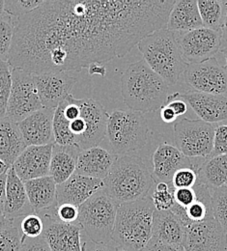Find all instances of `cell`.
<instances>
[{
    "label": "cell",
    "instance_id": "484cf974",
    "mask_svg": "<svg viewBox=\"0 0 227 251\" xmlns=\"http://www.w3.org/2000/svg\"><path fill=\"white\" fill-rule=\"evenodd\" d=\"M29 202L35 214L57 207L56 183L50 177H43L25 183Z\"/></svg>",
    "mask_w": 227,
    "mask_h": 251
},
{
    "label": "cell",
    "instance_id": "2e32d148",
    "mask_svg": "<svg viewBox=\"0 0 227 251\" xmlns=\"http://www.w3.org/2000/svg\"><path fill=\"white\" fill-rule=\"evenodd\" d=\"M38 95L43 107H56L71 94L77 79L67 72H56L43 75H33Z\"/></svg>",
    "mask_w": 227,
    "mask_h": 251
},
{
    "label": "cell",
    "instance_id": "52a82bcc",
    "mask_svg": "<svg viewBox=\"0 0 227 251\" xmlns=\"http://www.w3.org/2000/svg\"><path fill=\"white\" fill-rule=\"evenodd\" d=\"M106 136L112 153L125 156L142 149L148 142L149 126L145 116L133 110H114L109 114Z\"/></svg>",
    "mask_w": 227,
    "mask_h": 251
},
{
    "label": "cell",
    "instance_id": "ab89813d",
    "mask_svg": "<svg viewBox=\"0 0 227 251\" xmlns=\"http://www.w3.org/2000/svg\"><path fill=\"white\" fill-rule=\"evenodd\" d=\"M173 197L175 204L187 209L196 200V193L194 188H174Z\"/></svg>",
    "mask_w": 227,
    "mask_h": 251
},
{
    "label": "cell",
    "instance_id": "681fc988",
    "mask_svg": "<svg viewBox=\"0 0 227 251\" xmlns=\"http://www.w3.org/2000/svg\"><path fill=\"white\" fill-rule=\"evenodd\" d=\"M226 5H227V11H226V15H225V19H224V23L222 25V35H223V42L227 43V1H226Z\"/></svg>",
    "mask_w": 227,
    "mask_h": 251
},
{
    "label": "cell",
    "instance_id": "44dd1931",
    "mask_svg": "<svg viewBox=\"0 0 227 251\" xmlns=\"http://www.w3.org/2000/svg\"><path fill=\"white\" fill-rule=\"evenodd\" d=\"M35 214L29 202L25 183L11 167L7 173L6 199L3 215L7 220L15 221Z\"/></svg>",
    "mask_w": 227,
    "mask_h": 251
},
{
    "label": "cell",
    "instance_id": "4fadbf2b",
    "mask_svg": "<svg viewBox=\"0 0 227 251\" xmlns=\"http://www.w3.org/2000/svg\"><path fill=\"white\" fill-rule=\"evenodd\" d=\"M185 81L196 92L227 93V70L215 57L204 62L189 64L184 73Z\"/></svg>",
    "mask_w": 227,
    "mask_h": 251
},
{
    "label": "cell",
    "instance_id": "f1b7e54d",
    "mask_svg": "<svg viewBox=\"0 0 227 251\" xmlns=\"http://www.w3.org/2000/svg\"><path fill=\"white\" fill-rule=\"evenodd\" d=\"M200 18L203 27L221 31L224 23V8L226 1L216 0H197Z\"/></svg>",
    "mask_w": 227,
    "mask_h": 251
},
{
    "label": "cell",
    "instance_id": "bcb514c9",
    "mask_svg": "<svg viewBox=\"0 0 227 251\" xmlns=\"http://www.w3.org/2000/svg\"><path fill=\"white\" fill-rule=\"evenodd\" d=\"M6 185H7V173L0 176V213L3 214L5 199H6Z\"/></svg>",
    "mask_w": 227,
    "mask_h": 251
},
{
    "label": "cell",
    "instance_id": "7dc6e473",
    "mask_svg": "<svg viewBox=\"0 0 227 251\" xmlns=\"http://www.w3.org/2000/svg\"><path fill=\"white\" fill-rule=\"evenodd\" d=\"M88 73L90 75H101V77H104L106 75L107 71L103 65L99 64V63H94L88 67Z\"/></svg>",
    "mask_w": 227,
    "mask_h": 251
},
{
    "label": "cell",
    "instance_id": "e0dca14e",
    "mask_svg": "<svg viewBox=\"0 0 227 251\" xmlns=\"http://www.w3.org/2000/svg\"><path fill=\"white\" fill-rule=\"evenodd\" d=\"M53 144L26 147L17 158L12 167L24 183L50 176Z\"/></svg>",
    "mask_w": 227,
    "mask_h": 251
},
{
    "label": "cell",
    "instance_id": "74e56055",
    "mask_svg": "<svg viewBox=\"0 0 227 251\" xmlns=\"http://www.w3.org/2000/svg\"><path fill=\"white\" fill-rule=\"evenodd\" d=\"M227 155V125L216 126L213 151L208 158Z\"/></svg>",
    "mask_w": 227,
    "mask_h": 251
},
{
    "label": "cell",
    "instance_id": "d4e9b609",
    "mask_svg": "<svg viewBox=\"0 0 227 251\" xmlns=\"http://www.w3.org/2000/svg\"><path fill=\"white\" fill-rule=\"evenodd\" d=\"M23 134L17 123L7 117L0 120V159L11 168L25 150Z\"/></svg>",
    "mask_w": 227,
    "mask_h": 251
},
{
    "label": "cell",
    "instance_id": "e575fe53",
    "mask_svg": "<svg viewBox=\"0 0 227 251\" xmlns=\"http://www.w3.org/2000/svg\"><path fill=\"white\" fill-rule=\"evenodd\" d=\"M44 2L45 0H6L5 13L10 17L19 19L31 13Z\"/></svg>",
    "mask_w": 227,
    "mask_h": 251
},
{
    "label": "cell",
    "instance_id": "1f68e13d",
    "mask_svg": "<svg viewBox=\"0 0 227 251\" xmlns=\"http://www.w3.org/2000/svg\"><path fill=\"white\" fill-rule=\"evenodd\" d=\"M213 215L227 233V186L210 188Z\"/></svg>",
    "mask_w": 227,
    "mask_h": 251
},
{
    "label": "cell",
    "instance_id": "b9f144b4",
    "mask_svg": "<svg viewBox=\"0 0 227 251\" xmlns=\"http://www.w3.org/2000/svg\"><path fill=\"white\" fill-rule=\"evenodd\" d=\"M140 251H187L183 246L171 245L151 239L145 248Z\"/></svg>",
    "mask_w": 227,
    "mask_h": 251
},
{
    "label": "cell",
    "instance_id": "7a4b0ae2",
    "mask_svg": "<svg viewBox=\"0 0 227 251\" xmlns=\"http://www.w3.org/2000/svg\"><path fill=\"white\" fill-rule=\"evenodd\" d=\"M108 116L97 100L76 99L70 94L54 112V143L76 146L81 151L98 146L106 135Z\"/></svg>",
    "mask_w": 227,
    "mask_h": 251
},
{
    "label": "cell",
    "instance_id": "f546056e",
    "mask_svg": "<svg viewBox=\"0 0 227 251\" xmlns=\"http://www.w3.org/2000/svg\"><path fill=\"white\" fill-rule=\"evenodd\" d=\"M17 21L6 16L0 19V61H8L11 51Z\"/></svg>",
    "mask_w": 227,
    "mask_h": 251
},
{
    "label": "cell",
    "instance_id": "db71d44e",
    "mask_svg": "<svg viewBox=\"0 0 227 251\" xmlns=\"http://www.w3.org/2000/svg\"><path fill=\"white\" fill-rule=\"evenodd\" d=\"M124 251V250H119V251Z\"/></svg>",
    "mask_w": 227,
    "mask_h": 251
},
{
    "label": "cell",
    "instance_id": "ee69618b",
    "mask_svg": "<svg viewBox=\"0 0 227 251\" xmlns=\"http://www.w3.org/2000/svg\"><path fill=\"white\" fill-rule=\"evenodd\" d=\"M166 105L169 106L177 116L184 115L188 110V103L184 100H169Z\"/></svg>",
    "mask_w": 227,
    "mask_h": 251
},
{
    "label": "cell",
    "instance_id": "cb8c5ba5",
    "mask_svg": "<svg viewBox=\"0 0 227 251\" xmlns=\"http://www.w3.org/2000/svg\"><path fill=\"white\" fill-rule=\"evenodd\" d=\"M151 239L165 244L183 246L185 241V227L170 210H155Z\"/></svg>",
    "mask_w": 227,
    "mask_h": 251
},
{
    "label": "cell",
    "instance_id": "9c48e42d",
    "mask_svg": "<svg viewBox=\"0 0 227 251\" xmlns=\"http://www.w3.org/2000/svg\"><path fill=\"white\" fill-rule=\"evenodd\" d=\"M176 147L190 158L207 159L214 147L215 125L200 119L184 118L174 124Z\"/></svg>",
    "mask_w": 227,
    "mask_h": 251
},
{
    "label": "cell",
    "instance_id": "8fae6325",
    "mask_svg": "<svg viewBox=\"0 0 227 251\" xmlns=\"http://www.w3.org/2000/svg\"><path fill=\"white\" fill-rule=\"evenodd\" d=\"M56 208L41 212L45 224L43 236L51 251H82L83 237L79 224L64 223L56 217Z\"/></svg>",
    "mask_w": 227,
    "mask_h": 251
},
{
    "label": "cell",
    "instance_id": "f907efd6",
    "mask_svg": "<svg viewBox=\"0 0 227 251\" xmlns=\"http://www.w3.org/2000/svg\"><path fill=\"white\" fill-rule=\"evenodd\" d=\"M9 169H10V168L7 166V164H6L2 159H0V176L3 175V174L8 173Z\"/></svg>",
    "mask_w": 227,
    "mask_h": 251
},
{
    "label": "cell",
    "instance_id": "5b68a950",
    "mask_svg": "<svg viewBox=\"0 0 227 251\" xmlns=\"http://www.w3.org/2000/svg\"><path fill=\"white\" fill-rule=\"evenodd\" d=\"M154 212L151 194L134 202L118 205L113 244L119 250L142 251L152 238Z\"/></svg>",
    "mask_w": 227,
    "mask_h": 251
},
{
    "label": "cell",
    "instance_id": "83f0119b",
    "mask_svg": "<svg viewBox=\"0 0 227 251\" xmlns=\"http://www.w3.org/2000/svg\"><path fill=\"white\" fill-rule=\"evenodd\" d=\"M197 173V182L210 188L227 186V155L205 159Z\"/></svg>",
    "mask_w": 227,
    "mask_h": 251
},
{
    "label": "cell",
    "instance_id": "3957f363",
    "mask_svg": "<svg viewBox=\"0 0 227 251\" xmlns=\"http://www.w3.org/2000/svg\"><path fill=\"white\" fill-rule=\"evenodd\" d=\"M121 93L130 110L142 114L161 109L169 97L167 83L144 59L127 68L121 77Z\"/></svg>",
    "mask_w": 227,
    "mask_h": 251
},
{
    "label": "cell",
    "instance_id": "ac0fdd59",
    "mask_svg": "<svg viewBox=\"0 0 227 251\" xmlns=\"http://www.w3.org/2000/svg\"><path fill=\"white\" fill-rule=\"evenodd\" d=\"M55 109L45 108L36 111L17 123L26 147L44 146L54 143L53 116Z\"/></svg>",
    "mask_w": 227,
    "mask_h": 251
},
{
    "label": "cell",
    "instance_id": "4dcf8cb0",
    "mask_svg": "<svg viewBox=\"0 0 227 251\" xmlns=\"http://www.w3.org/2000/svg\"><path fill=\"white\" fill-rule=\"evenodd\" d=\"M8 61H0V120L6 117L12 88V71Z\"/></svg>",
    "mask_w": 227,
    "mask_h": 251
},
{
    "label": "cell",
    "instance_id": "8d00e7d4",
    "mask_svg": "<svg viewBox=\"0 0 227 251\" xmlns=\"http://www.w3.org/2000/svg\"><path fill=\"white\" fill-rule=\"evenodd\" d=\"M198 173L193 168L179 169L173 176L172 187L173 188H192L197 183Z\"/></svg>",
    "mask_w": 227,
    "mask_h": 251
},
{
    "label": "cell",
    "instance_id": "8992f818",
    "mask_svg": "<svg viewBox=\"0 0 227 251\" xmlns=\"http://www.w3.org/2000/svg\"><path fill=\"white\" fill-rule=\"evenodd\" d=\"M137 48L145 62L168 86L175 85L189 66L183 57L175 32L166 28L148 35L139 42Z\"/></svg>",
    "mask_w": 227,
    "mask_h": 251
},
{
    "label": "cell",
    "instance_id": "f6af8a7d",
    "mask_svg": "<svg viewBox=\"0 0 227 251\" xmlns=\"http://www.w3.org/2000/svg\"><path fill=\"white\" fill-rule=\"evenodd\" d=\"M161 117L162 121L166 124H171L175 122L177 119V115L175 114V112L166 104L161 108Z\"/></svg>",
    "mask_w": 227,
    "mask_h": 251
},
{
    "label": "cell",
    "instance_id": "4316f807",
    "mask_svg": "<svg viewBox=\"0 0 227 251\" xmlns=\"http://www.w3.org/2000/svg\"><path fill=\"white\" fill-rule=\"evenodd\" d=\"M80 152L81 150L76 146L53 144L50 176L54 180L56 185L64 183L76 173L77 157Z\"/></svg>",
    "mask_w": 227,
    "mask_h": 251
},
{
    "label": "cell",
    "instance_id": "816d5d0a",
    "mask_svg": "<svg viewBox=\"0 0 227 251\" xmlns=\"http://www.w3.org/2000/svg\"><path fill=\"white\" fill-rule=\"evenodd\" d=\"M7 14L5 13V1L0 0V19L6 17Z\"/></svg>",
    "mask_w": 227,
    "mask_h": 251
},
{
    "label": "cell",
    "instance_id": "7c38bea8",
    "mask_svg": "<svg viewBox=\"0 0 227 251\" xmlns=\"http://www.w3.org/2000/svg\"><path fill=\"white\" fill-rule=\"evenodd\" d=\"M177 39L183 57L189 64L204 62L214 58L223 44L222 31L205 27L181 32Z\"/></svg>",
    "mask_w": 227,
    "mask_h": 251
},
{
    "label": "cell",
    "instance_id": "f35d334b",
    "mask_svg": "<svg viewBox=\"0 0 227 251\" xmlns=\"http://www.w3.org/2000/svg\"><path fill=\"white\" fill-rule=\"evenodd\" d=\"M56 217L64 223H76L79 217V208L73 204H61L56 208Z\"/></svg>",
    "mask_w": 227,
    "mask_h": 251
},
{
    "label": "cell",
    "instance_id": "d6a6232c",
    "mask_svg": "<svg viewBox=\"0 0 227 251\" xmlns=\"http://www.w3.org/2000/svg\"><path fill=\"white\" fill-rule=\"evenodd\" d=\"M174 188L172 185L165 183H158L152 190L151 197L156 211L171 210L175 204L173 197Z\"/></svg>",
    "mask_w": 227,
    "mask_h": 251
},
{
    "label": "cell",
    "instance_id": "9a60e30c",
    "mask_svg": "<svg viewBox=\"0 0 227 251\" xmlns=\"http://www.w3.org/2000/svg\"><path fill=\"white\" fill-rule=\"evenodd\" d=\"M199 158L186 157L176 146L162 143L153 155V177L156 182L171 185L174 174L182 168H193L198 172L202 163Z\"/></svg>",
    "mask_w": 227,
    "mask_h": 251
},
{
    "label": "cell",
    "instance_id": "d6986e66",
    "mask_svg": "<svg viewBox=\"0 0 227 251\" xmlns=\"http://www.w3.org/2000/svg\"><path fill=\"white\" fill-rule=\"evenodd\" d=\"M199 117L200 120L212 125L227 122V97L207 94L196 91L180 94Z\"/></svg>",
    "mask_w": 227,
    "mask_h": 251
},
{
    "label": "cell",
    "instance_id": "277c9868",
    "mask_svg": "<svg viewBox=\"0 0 227 251\" xmlns=\"http://www.w3.org/2000/svg\"><path fill=\"white\" fill-rule=\"evenodd\" d=\"M103 185L106 193L120 205L148 196L156 181L141 157L125 155L118 156Z\"/></svg>",
    "mask_w": 227,
    "mask_h": 251
},
{
    "label": "cell",
    "instance_id": "d590c367",
    "mask_svg": "<svg viewBox=\"0 0 227 251\" xmlns=\"http://www.w3.org/2000/svg\"><path fill=\"white\" fill-rule=\"evenodd\" d=\"M20 228L25 237L33 239L43 235L45 224L39 215L32 214L22 220Z\"/></svg>",
    "mask_w": 227,
    "mask_h": 251
},
{
    "label": "cell",
    "instance_id": "7bdbcfd3",
    "mask_svg": "<svg viewBox=\"0 0 227 251\" xmlns=\"http://www.w3.org/2000/svg\"><path fill=\"white\" fill-rule=\"evenodd\" d=\"M83 245H82V251H118L119 249L114 244H97L88 239H86L83 235Z\"/></svg>",
    "mask_w": 227,
    "mask_h": 251
},
{
    "label": "cell",
    "instance_id": "ba28073f",
    "mask_svg": "<svg viewBox=\"0 0 227 251\" xmlns=\"http://www.w3.org/2000/svg\"><path fill=\"white\" fill-rule=\"evenodd\" d=\"M77 223L82 235L97 244H113L114 230L118 204L102 188L79 207Z\"/></svg>",
    "mask_w": 227,
    "mask_h": 251
},
{
    "label": "cell",
    "instance_id": "5bb4252c",
    "mask_svg": "<svg viewBox=\"0 0 227 251\" xmlns=\"http://www.w3.org/2000/svg\"><path fill=\"white\" fill-rule=\"evenodd\" d=\"M183 247L187 251H227V233L214 217L192 223L185 227Z\"/></svg>",
    "mask_w": 227,
    "mask_h": 251
},
{
    "label": "cell",
    "instance_id": "c3c4849f",
    "mask_svg": "<svg viewBox=\"0 0 227 251\" xmlns=\"http://www.w3.org/2000/svg\"><path fill=\"white\" fill-rule=\"evenodd\" d=\"M15 223V221H11V220H7L3 214L0 213V232L3 231L4 229L8 228L9 226L13 225Z\"/></svg>",
    "mask_w": 227,
    "mask_h": 251
},
{
    "label": "cell",
    "instance_id": "30bf717a",
    "mask_svg": "<svg viewBox=\"0 0 227 251\" xmlns=\"http://www.w3.org/2000/svg\"><path fill=\"white\" fill-rule=\"evenodd\" d=\"M42 108L32 74L13 69L12 88L6 117L15 123H20Z\"/></svg>",
    "mask_w": 227,
    "mask_h": 251
},
{
    "label": "cell",
    "instance_id": "f5cc1de1",
    "mask_svg": "<svg viewBox=\"0 0 227 251\" xmlns=\"http://www.w3.org/2000/svg\"><path fill=\"white\" fill-rule=\"evenodd\" d=\"M222 52H223V54L225 55V57H226V61H227V66H226V68H227V48H225L224 50H222Z\"/></svg>",
    "mask_w": 227,
    "mask_h": 251
},
{
    "label": "cell",
    "instance_id": "603a6c76",
    "mask_svg": "<svg viewBox=\"0 0 227 251\" xmlns=\"http://www.w3.org/2000/svg\"><path fill=\"white\" fill-rule=\"evenodd\" d=\"M201 27H203V24L200 18L197 1H175L165 28L172 32H187Z\"/></svg>",
    "mask_w": 227,
    "mask_h": 251
},
{
    "label": "cell",
    "instance_id": "ffe728a7",
    "mask_svg": "<svg viewBox=\"0 0 227 251\" xmlns=\"http://www.w3.org/2000/svg\"><path fill=\"white\" fill-rule=\"evenodd\" d=\"M104 188L103 180L73 174L66 182L57 185V205L73 204L79 207L98 191Z\"/></svg>",
    "mask_w": 227,
    "mask_h": 251
},
{
    "label": "cell",
    "instance_id": "7402d4cb",
    "mask_svg": "<svg viewBox=\"0 0 227 251\" xmlns=\"http://www.w3.org/2000/svg\"><path fill=\"white\" fill-rule=\"evenodd\" d=\"M117 157L112 152L100 146L82 150L77 157L76 173L104 180Z\"/></svg>",
    "mask_w": 227,
    "mask_h": 251
},
{
    "label": "cell",
    "instance_id": "60d3db41",
    "mask_svg": "<svg viewBox=\"0 0 227 251\" xmlns=\"http://www.w3.org/2000/svg\"><path fill=\"white\" fill-rule=\"evenodd\" d=\"M20 251H51L48 242L42 235L38 238L23 237Z\"/></svg>",
    "mask_w": 227,
    "mask_h": 251
},
{
    "label": "cell",
    "instance_id": "6da1fadb",
    "mask_svg": "<svg viewBox=\"0 0 227 251\" xmlns=\"http://www.w3.org/2000/svg\"><path fill=\"white\" fill-rule=\"evenodd\" d=\"M173 0H45L17 19L8 63L32 75L80 71L166 27Z\"/></svg>",
    "mask_w": 227,
    "mask_h": 251
},
{
    "label": "cell",
    "instance_id": "836d02e7",
    "mask_svg": "<svg viewBox=\"0 0 227 251\" xmlns=\"http://www.w3.org/2000/svg\"><path fill=\"white\" fill-rule=\"evenodd\" d=\"M23 233L15 223L0 232V251H20Z\"/></svg>",
    "mask_w": 227,
    "mask_h": 251
}]
</instances>
